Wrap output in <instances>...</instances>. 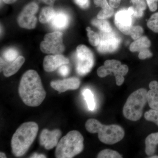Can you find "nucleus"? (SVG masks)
Masks as SVG:
<instances>
[{
    "label": "nucleus",
    "instance_id": "3",
    "mask_svg": "<svg viewBox=\"0 0 158 158\" xmlns=\"http://www.w3.org/2000/svg\"><path fill=\"white\" fill-rule=\"evenodd\" d=\"M89 133H98L100 141L107 144H113L121 141L125 135L124 130L118 125H105L94 118L88 119L85 123Z\"/></svg>",
    "mask_w": 158,
    "mask_h": 158
},
{
    "label": "nucleus",
    "instance_id": "36",
    "mask_svg": "<svg viewBox=\"0 0 158 158\" xmlns=\"http://www.w3.org/2000/svg\"><path fill=\"white\" fill-rule=\"evenodd\" d=\"M97 74L100 77L103 78L108 76L107 70L104 65L99 67L97 70Z\"/></svg>",
    "mask_w": 158,
    "mask_h": 158
},
{
    "label": "nucleus",
    "instance_id": "38",
    "mask_svg": "<svg viewBox=\"0 0 158 158\" xmlns=\"http://www.w3.org/2000/svg\"><path fill=\"white\" fill-rule=\"evenodd\" d=\"M121 0H109L110 5L113 8H116L119 6Z\"/></svg>",
    "mask_w": 158,
    "mask_h": 158
},
{
    "label": "nucleus",
    "instance_id": "5",
    "mask_svg": "<svg viewBox=\"0 0 158 158\" xmlns=\"http://www.w3.org/2000/svg\"><path fill=\"white\" fill-rule=\"evenodd\" d=\"M147 94V90L140 88L128 97L123 110L126 118L133 121H138L141 118L143 109L148 102Z\"/></svg>",
    "mask_w": 158,
    "mask_h": 158
},
{
    "label": "nucleus",
    "instance_id": "6",
    "mask_svg": "<svg viewBox=\"0 0 158 158\" xmlns=\"http://www.w3.org/2000/svg\"><path fill=\"white\" fill-rule=\"evenodd\" d=\"M76 58L77 73L85 76L90 72L94 64L93 53L90 49L85 45H79L77 48Z\"/></svg>",
    "mask_w": 158,
    "mask_h": 158
},
{
    "label": "nucleus",
    "instance_id": "43",
    "mask_svg": "<svg viewBox=\"0 0 158 158\" xmlns=\"http://www.w3.org/2000/svg\"><path fill=\"white\" fill-rule=\"evenodd\" d=\"M6 155L4 153L1 152L0 153V158H6Z\"/></svg>",
    "mask_w": 158,
    "mask_h": 158
},
{
    "label": "nucleus",
    "instance_id": "28",
    "mask_svg": "<svg viewBox=\"0 0 158 158\" xmlns=\"http://www.w3.org/2000/svg\"><path fill=\"white\" fill-rule=\"evenodd\" d=\"M144 116L146 120L154 123L158 126V110L151 109L145 112Z\"/></svg>",
    "mask_w": 158,
    "mask_h": 158
},
{
    "label": "nucleus",
    "instance_id": "26",
    "mask_svg": "<svg viewBox=\"0 0 158 158\" xmlns=\"http://www.w3.org/2000/svg\"><path fill=\"white\" fill-rule=\"evenodd\" d=\"M17 51L14 48H9L5 51L3 54V57L7 62H11L14 61L18 58Z\"/></svg>",
    "mask_w": 158,
    "mask_h": 158
},
{
    "label": "nucleus",
    "instance_id": "41",
    "mask_svg": "<svg viewBox=\"0 0 158 158\" xmlns=\"http://www.w3.org/2000/svg\"><path fill=\"white\" fill-rule=\"evenodd\" d=\"M44 3L49 5H52L55 2V0H42Z\"/></svg>",
    "mask_w": 158,
    "mask_h": 158
},
{
    "label": "nucleus",
    "instance_id": "27",
    "mask_svg": "<svg viewBox=\"0 0 158 158\" xmlns=\"http://www.w3.org/2000/svg\"><path fill=\"white\" fill-rule=\"evenodd\" d=\"M114 12V9L113 7L109 6L107 8L102 9L98 14L97 18L100 19H106L113 16Z\"/></svg>",
    "mask_w": 158,
    "mask_h": 158
},
{
    "label": "nucleus",
    "instance_id": "29",
    "mask_svg": "<svg viewBox=\"0 0 158 158\" xmlns=\"http://www.w3.org/2000/svg\"><path fill=\"white\" fill-rule=\"evenodd\" d=\"M143 34V29L139 26H133L131 31L130 35L133 39H138L140 37H142Z\"/></svg>",
    "mask_w": 158,
    "mask_h": 158
},
{
    "label": "nucleus",
    "instance_id": "15",
    "mask_svg": "<svg viewBox=\"0 0 158 158\" xmlns=\"http://www.w3.org/2000/svg\"><path fill=\"white\" fill-rule=\"evenodd\" d=\"M69 18L68 15L63 11L56 13L53 18L51 21V25L54 29L63 30L68 27Z\"/></svg>",
    "mask_w": 158,
    "mask_h": 158
},
{
    "label": "nucleus",
    "instance_id": "40",
    "mask_svg": "<svg viewBox=\"0 0 158 158\" xmlns=\"http://www.w3.org/2000/svg\"><path fill=\"white\" fill-rule=\"evenodd\" d=\"M31 158H46V156L44 155L43 154H40L39 155L38 154L36 153H35L33 155L31 156Z\"/></svg>",
    "mask_w": 158,
    "mask_h": 158
},
{
    "label": "nucleus",
    "instance_id": "2",
    "mask_svg": "<svg viewBox=\"0 0 158 158\" xmlns=\"http://www.w3.org/2000/svg\"><path fill=\"white\" fill-rule=\"evenodd\" d=\"M38 126L34 122H28L22 124L12 136L11 151L16 157L25 154L36 138Z\"/></svg>",
    "mask_w": 158,
    "mask_h": 158
},
{
    "label": "nucleus",
    "instance_id": "19",
    "mask_svg": "<svg viewBox=\"0 0 158 158\" xmlns=\"http://www.w3.org/2000/svg\"><path fill=\"white\" fill-rule=\"evenodd\" d=\"M121 65L120 61L112 59L105 61L104 65L107 70L108 74L113 73L116 77L118 76V69Z\"/></svg>",
    "mask_w": 158,
    "mask_h": 158
},
{
    "label": "nucleus",
    "instance_id": "33",
    "mask_svg": "<svg viewBox=\"0 0 158 158\" xmlns=\"http://www.w3.org/2000/svg\"><path fill=\"white\" fill-rule=\"evenodd\" d=\"M150 10L155 11L157 9L158 0H145Z\"/></svg>",
    "mask_w": 158,
    "mask_h": 158
},
{
    "label": "nucleus",
    "instance_id": "35",
    "mask_svg": "<svg viewBox=\"0 0 158 158\" xmlns=\"http://www.w3.org/2000/svg\"><path fill=\"white\" fill-rule=\"evenodd\" d=\"M74 1L76 4L82 9H87L90 5L89 0H74Z\"/></svg>",
    "mask_w": 158,
    "mask_h": 158
},
{
    "label": "nucleus",
    "instance_id": "39",
    "mask_svg": "<svg viewBox=\"0 0 158 158\" xmlns=\"http://www.w3.org/2000/svg\"><path fill=\"white\" fill-rule=\"evenodd\" d=\"M115 78H116V84L117 86H121L123 84L125 80L124 77L119 76L115 77Z\"/></svg>",
    "mask_w": 158,
    "mask_h": 158
},
{
    "label": "nucleus",
    "instance_id": "21",
    "mask_svg": "<svg viewBox=\"0 0 158 158\" xmlns=\"http://www.w3.org/2000/svg\"><path fill=\"white\" fill-rule=\"evenodd\" d=\"M91 23L99 30L103 32H110L113 31L110 23L105 19H95L92 20Z\"/></svg>",
    "mask_w": 158,
    "mask_h": 158
},
{
    "label": "nucleus",
    "instance_id": "11",
    "mask_svg": "<svg viewBox=\"0 0 158 158\" xmlns=\"http://www.w3.org/2000/svg\"><path fill=\"white\" fill-rule=\"evenodd\" d=\"M61 135V131L59 129L49 131L47 129H44L43 130L40 136V144L44 146L46 149H52L57 146Z\"/></svg>",
    "mask_w": 158,
    "mask_h": 158
},
{
    "label": "nucleus",
    "instance_id": "25",
    "mask_svg": "<svg viewBox=\"0 0 158 158\" xmlns=\"http://www.w3.org/2000/svg\"><path fill=\"white\" fill-rule=\"evenodd\" d=\"M148 27L153 32L158 33V12L153 14L147 23Z\"/></svg>",
    "mask_w": 158,
    "mask_h": 158
},
{
    "label": "nucleus",
    "instance_id": "34",
    "mask_svg": "<svg viewBox=\"0 0 158 158\" xmlns=\"http://www.w3.org/2000/svg\"><path fill=\"white\" fill-rule=\"evenodd\" d=\"M70 72V69L67 65H63L60 66L59 69V73L61 76L66 77L68 75Z\"/></svg>",
    "mask_w": 158,
    "mask_h": 158
},
{
    "label": "nucleus",
    "instance_id": "23",
    "mask_svg": "<svg viewBox=\"0 0 158 158\" xmlns=\"http://www.w3.org/2000/svg\"><path fill=\"white\" fill-rule=\"evenodd\" d=\"M85 100L88 104V109L91 111L94 110L95 107V103L93 93L89 89H85L83 92Z\"/></svg>",
    "mask_w": 158,
    "mask_h": 158
},
{
    "label": "nucleus",
    "instance_id": "7",
    "mask_svg": "<svg viewBox=\"0 0 158 158\" xmlns=\"http://www.w3.org/2000/svg\"><path fill=\"white\" fill-rule=\"evenodd\" d=\"M40 48L44 53H62L65 49L62 33L56 31L46 34L44 40L40 43Z\"/></svg>",
    "mask_w": 158,
    "mask_h": 158
},
{
    "label": "nucleus",
    "instance_id": "44",
    "mask_svg": "<svg viewBox=\"0 0 158 158\" xmlns=\"http://www.w3.org/2000/svg\"><path fill=\"white\" fill-rule=\"evenodd\" d=\"M150 158H158V156H153L150 157Z\"/></svg>",
    "mask_w": 158,
    "mask_h": 158
},
{
    "label": "nucleus",
    "instance_id": "9",
    "mask_svg": "<svg viewBox=\"0 0 158 158\" xmlns=\"http://www.w3.org/2000/svg\"><path fill=\"white\" fill-rule=\"evenodd\" d=\"M38 9V6L35 3H31L27 5L18 18V23L20 27L27 29H34L37 21L34 14Z\"/></svg>",
    "mask_w": 158,
    "mask_h": 158
},
{
    "label": "nucleus",
    "instance_id": "30",
    "mask_svg": "<svg viewBox=\"0 0 158 158\" xmlns=\"http://www.w3.org/2000/svg\"><path fill=\"white\" fill-rule=\"evenodd\" d=\"M127 10L134 18H139L142 17L144 14V11L137 9L134 6L129 7Z\"/></svg>",
    "mask_w": 158,
    "mask_h": 158
},
{
    "label": "nucleus",
    "instance_id": "13",
    "mask_svg": "<svg viewBox=\"0 0 158 158\" xmlns=\"http://www.w3.org/2000/svg\"><path fill=\"white\" fill-rule=\"evenodd\" d=\"M69 63V60L62 55L47 56L44 59L43 67L48 72L54 71L63 65Z\"/></svg>",
    "mask_w": 158,
    "mask_h": 158
},
{
    "label": "nucleus",
    "instance_id": "22",
    "mask_svg": "<svg viewBox=\"0 0 158 158\" xmlns=\"http://www.w3.org/2000/svg\"><path fill=\"white\" fill-rule=\"evenodd\" d=\"M98 158H121L119 153L113 150L106 149L101 151L98 155Z\"/></svg>",
    "mask_w": 158,
    "mask_h": 158
},
{
    "label": "nucleus",
    "instance_id": "17",
    "mask_svg": "<svg viewBox=\"0 0 158 158\" xmlns=\"http://www.w3.org/2000/svg\"><path fill=\"white\" fill-rule=\"evenodd\" d=\"M25 61V59L23 57L20 56L18 57L10 65L4 69L3 74L4 76L9 77L16 73L24 63Z\"/></svg>",
    "mask_w": 158,
    "mask_h": 158
},
{
    "label": "nucleus",
    "instance_id": "37",
    "mask_svg": "<svg viewBox=\"0 0 158 158\" xmlns=\"http://www.w3.org/2000/svg\"><path fill=\"white\" fill-rule=\"evenodd\" d=\"M94 2L97 6L101 7L102 9L107 8L110 6L107 0H94Z\"/></svg>",
    "mask_w": 158,
    "mask_h": 158
},
{
    "label": "nucleus",
    "instance_id": "1",
    "mask_svg": "<svg viewBox=\"0 0 158 158\" xmlns=\"http://www.w3.org/2000/svg\"><path fill=\"white\" fill-rule=\"evenodd\" d=\"M19 93L27 106L37 107L45 99L46 92L39 74L34 70H29L23 75L19 87Z\"/></svg>",
    "mask_w": 158,
    "mask_h": 158
},
{
    "label": "nucleus",
    "instance_id": "42",
    "mask_svg": "<svg viewBox=\"0 0 158 158\" xmlns=\"http://www.w3.org/2000/svg\"><path fill=\"white\" fill-rule=\"evenodd\" d=\"M17 0H2L3 2L6 4H12L16 2Z\"/></svg>",
    "mask_w": 158,
    "mask_h": 158
},
{
    "label": "nucleus",
    "instance_id": "20",
    "mask_svg": "<svg viewBox=\"0 0 158 158\" xmlns=\"http://www.w3.org/2000/svg\"><path fill=\"white\" fill-rule=\"evenodd\" d=\"M56 12L52 8L47 7L42 9L39 16V20L42 23H46L50 22L53 18Z\"/></svg>",
    "mask_w": 158,
    "mask_h": 158
},
{
    "label": "nucleus",
    "instance_id": "18",
    "mask_svg": "<svg viewBox=\"0 0 158 158\" xmlns=\"http://www.w3.org/2000/svg\"><path fill=\"white\" fill-rule=\"evenodd\" d=\"M151 44L150 40L147 37L142 36L131 43L130 46V50L132 52H140L149 48Z\"/></svg>",
    "mask_w": 158,
    "mask_h": 158
},
{
    "label": "nucleus",
    "instance_id": "4",
    "mask_svg": "<svg viewBox=\"0 0 158 158\" xmlns=\"http://www.w3.org/2000/svg\"><path fill=\"white\" fill-rule=\"evenodd\" d=\"M84 140L78 131H69L57 144L55 152L56 158H73L81 153L84 149Z\"/></svg>",
    "mask_w": 158,
    "mask_h": 158
},
{
    "label": "nucleus",
    "instance_id": "12",
    "mask_svg": "<svg viewBox=\"0 0 158 158\" xmlns=\"http://www.w3.org/2000/svg\"><path fill=\"white\" fill-rule=\"evenodd\" d=\"M81 81L75 77L64 79L62 81H53L51 82V86L54 90L59 93L65 92L69 90H76L80 87Z\"/></svg>",
    "mask_w": 158,
    "mask_h": 158
},
{
    "label": "nucleus",
    "instance_id": "8",
    "mask_svg": "<svg viewBox=\"0 0 158 158\" xmlns=\"http://www.w3.org/2000/svg\"><path fill=\"white\" fill-rule=\"evenodd\" d=\"M100 41L98 46V50L101 53L113 52L118 49L121 40L113 31L110 32L100 31Z\"/></svg>",
    "mask_w": 158,
    "mask_h": 158
},
{
    "label": "nucleus",
    "instance_id": "16",
    "mask_svg": "<svg viewBox=\"0 0 158 158\" xmlns=\"http://www.w3.org/2000/svg\"><path fill=\"white\" fill-rule=\"evenodd\" d=\"M145 152L148 156H152L155 153L158 145V132L152 133L145 140Z\"/></svg>",
    "mask_w": 158,
    "mask_h": 158
},
{
    "label": "nucleus",
    "instance_id": "10",
    "mask_svg": "<svg viewBox=\"0 0 158 158\" xmlns=\"http://www.w3.org/2000/svg\"><path fill=\"white\" fill-rule=\"evenodd\" d=\"M133 18L134 17L128 10L122 9L116 13L114 21L117 28L122 33L129 35L133 26Z\"/></svg>",
    "mask_w": 158,
    "mask_h": 158
},
{
    "label": "nucleus",
    "instance_id": "24",
    "mask_svg": "<svg viewBox=\"0 0 158 158\" xmlns=\"http://www.w3.org/2000/svg\"><path fill=\"white\" fill-rule=\"evenodd\" d=\"M86 30L88 32V36L90 44L93 46H98L100 41L99 35L92 31L89 27L87 28Z\"/></svg>",
    "mask_w": 158,
    "mask_h": 158
},
{
    "label": "nucleus",
    "instance_id": "31",
    "mask_svg": "<svg viewBox=\"0 0 158 158\" xmlns=\"http://www.w3.org/2000/svg\"><path fill=\"white\" fill-rule=\"evenodd\" d=\"M133 6L137 9L144 11L146 9V1L145 0H131Z\"/></svg>",
    "mask_w": 158,
    "mask_h": 158
},
{
    "label": "nucleus",
    "instance_id": "32",
    "mask_svg": "<svg viewBox=\"0 0 158 158\" xmlns=\"http://www.w3.org/2000/svg\"><path fill=\"white\" fill-rule=\"evenodd\" d=\"M152 53L148 49H145L139 52L138 55L139 59L141 60H144L148 58H150L152 57Z\"/></svg>",
    "mask_w": 158,
    "mask_h": 158
},
{
    "label": "nucleus",
    "instance_id": "14",
    "mask_svg": "<svg viewBox=\"0 0 158 158\" xmlns=\"http://www.w3.org/2000/svg\"><path fill=\"white\" fill-rule=\"evenodd\" d=\"M150 90L148 91V103L150 107L158 110V82L152 81L149 85Z\"/></svg>",
    "mask_w": 158,
    "mask_h": 158
}]
</instances>
